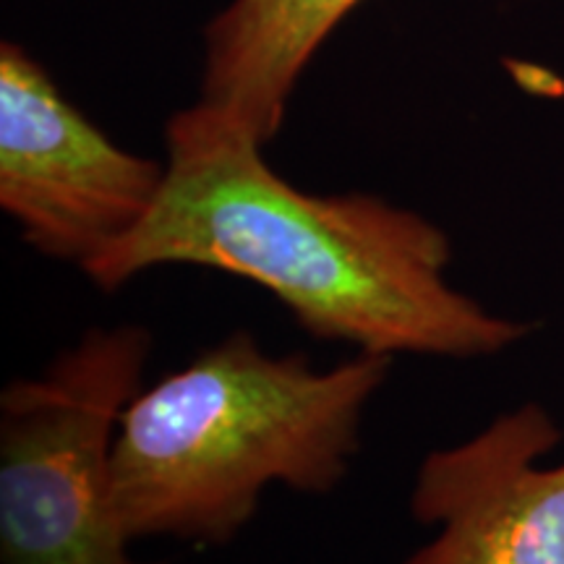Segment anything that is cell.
<instances>
[{
  "mask_svg": "<svg viewBox=\"0 0 564 564\" xmlns=\"http://www.w3.org/2000/svg\"><path fill=\"white\" fill-rule=\"evenodd\" d=\"M392 361L356 352L319 371L306 352L272 356L238 329L141 387L112 444L126 533L223 546L253 518L267 486L335 491Z\"/></svg>",
  "mask_w": 564,
  "mask_h": 564,
  "instance_id": "cell-2",
  "label": "cell"
},
{
  "mask_svg": "<svg viewBox=\"0 0 564 564\" xmlns=\"http://www.w3.org/2000/svg\"><path fill=\"white\" fill-rule=\"evenodd\" d=\"M544 408L523 405L421 463L411 512L440 533L405 564H564V465Z\"/></svg>",
  "mask_w": 564,
  "mask_h": 564,
  "instance_id": "cell-5",
  "label": "cell"
},
{
  "mask_svg": "<svg viewBox=\"0 0 564 564\" xmlns=\"http://www.w3.org/2000/svg\"><path fill=\"white\" fill-rule=\"evenodd\" d=\"M165 141L147 220L82 270L100 291L154 267H207L262 285L314 340L392 358L491 356L531 329L449 285L447 232L419 212L301 192L267 165L262 141L202 102L175 112Z\"/></svg>",
  "mask_w": 564,
  "mask_h": 564,
  "instance_id": "cell-1",
  "label": "cell"
},
{
  "mask_svg": "<svg viewBox=\"0 0 564 564\" xmlns=\"http://www.w3.org/2000/svg\"><path fill=\"white\" fill-rule=\"evenodd\" d=\"M358 0H232L207 30L204 108L274 139L295 82Z\"/></svg>",
  "mask_w": 564,
  "mask_h": 564,
  "instance_id": "cell-6",
  "label": "cell"
},
{
  "mask_svg": "<svg viewBox=\"0 0 564 564\" xmlns=\"http://www.w3.org/2000/svg\"><path fill=\"white\" fill-rule=\"evenodd\" d=\"M167 165L121 150L13 42L0 47V207L79 270L147 220Z\"/></svg>",
  "mask_w": 564,
  "mask_h": 564,
  "instance_id": "cell-4",
  "label": "cell"
},
{
  "mask_svg": "<svg viewBox=\"0 0 564 564\" xmlns=\"http://www.w3.org/2000/svg\"><path fill=\"white\" fill-rule=\"evenodd\" d=\"M152 335L95 327L40 377L0 394L3 564H150L129 554L112 484L118 421L141 390Z\"/></svg>",
  "mask_w": 564,
  "mask_h": 564,
  "instance_id": "cell-3",
  "label": "cell"
}]
</instances>
